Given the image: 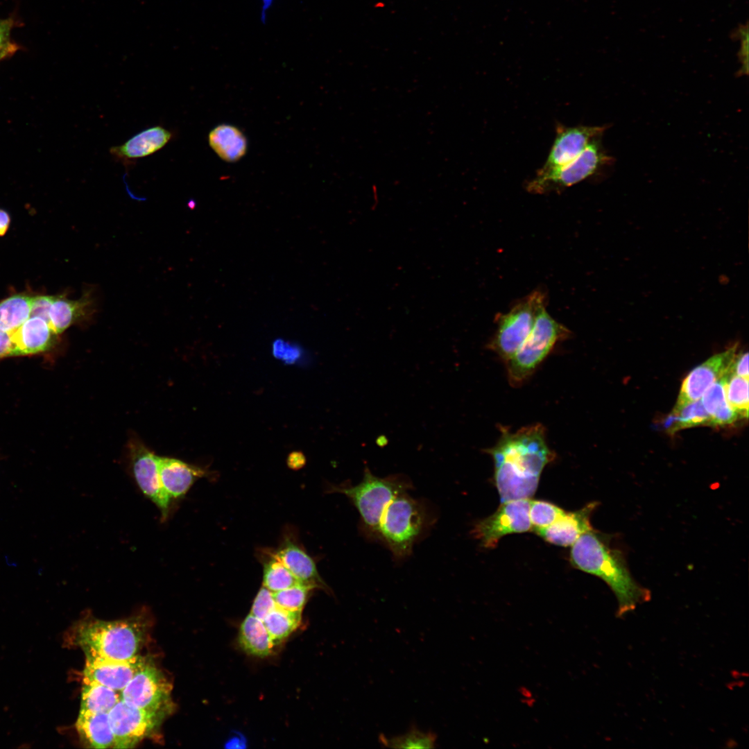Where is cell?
<instances>
[{
  "label": "cell",
  "instance_id": "1",
  "mask_svg": "<svg viewBox=\"0 0 749 749\" xmlns=\"http://www.w3.org/2000/svg\"><path fill=\"white\" fill-rule=\"evenodd\" d=\"M496 444L484 449L494 462V479L501 503L530 499L535 492L544 467L556 458L540 423L516 431L499 426Z\"/></svg>",
  "mask_w": 749,
  "mask_h": 749
},
{
  "label": "cell",
  "instance_id": "2",
  "mask_svg": "<svg viewBox=\"0 0 749 749\" xmlns=\"http://www.w3.org/2000/svg\"><path fill=\"white\" fill-rule=\"evenodd\" d=\"M570 560L577 569L598 576L609 586L617 601V617L625 616L651 599L650 591L632 576L622 551L594 530L583 534L572 545Z\"/></svg>",
  "mask_w": 749,
  "mask_h": 749
},
{
  "label": "cell",
  "instance_id": "3",
  "mask_svg": "<svg viewBox=\"0 0 749 749\" xmlns=\"http://www.w3.org/2000/svg\"><path fill=\"white\" fill-rule=\"evenodd\" d=\"M139 621L135 618L85 620L77 627L76 640L85 654L127 660L137 655L144 640V628Z\"/></svg>",
  "mask_w": 749,
  "mask_h": 749
},
{
  "label": "cell",
  "instance_id": "4",
  "mask_svg": "<svg viewBox=\"0 0 749 749\" xmlns=\"http://www.w3.org/2000/svg\"><path fill=\"white\" fill-rule=\"evenodd\" d=\"M411 488L412 483L408 477L395 474L380 478L368 467L357 485L347 483L329 488L330 492L343 494L350 500L359 513L363 531L372 539H378L380 519L388 503L396 495Z\"/></svg>",
  "mask_w": 749,
  "mask_h": 749
},
{
  "label": "cell",
  "instance_id": "5",
  "mask_svg": "<svg viewBox=\"0 0 749 749\" xmlns=\"http://www.w3.org/2000/svg\"><path fill=\"white\" fill-rule=\"evenodd\" d=\"M429 523L426 505L403 492L386 506L379 525L378 539L387 545L396 559H403L410 555Z\"/></svg>",
  "mask_w": 749,
  "mask_h": 749
},
{
  "label": "cell",
  "instance_id": "6",
  "mask_svg": "<svg viewBox=\"0 0 749 749\" xmlns=\"http://www.w3.org/2000/svg\"><path fill=\"white\" fill-rule=\"evenodd\" d=\"M571 335V332L546 311L537 315L530 334L506 361L507 377L513 387L522 386L547 357L555 345Z\"/></svg>",
  "mask_w": 749,
  "mask_h": 749
},
{
  "label": "cell",
  "instance_id": "7",
  "mask_svg": "<svg viewBox=\"0 0 749 749\" xmlns=\"http://www.w3.org/2000/svg\"><path fill=\"white\" fill-rule=\"evenodd\" d=\"M546 300L542 291H534L508 312L499 313L488 349L505 362L511 358L530 334L537 315L545 308Z\"/></svg>",
  "mask_w": 749,
  "mask_h": 749
},
{
  "label": "cell",
  "instance_id": "8",
  "mask_svg": "<svg viewBox=\"0 0 749 749\" xmlns=\"http://www.w3.org/2000/svg\"><path fill=\"white\" fill-rule=\"evenodd\" d=\"M601 137L593 139L585 150L567 164L544 174H536L526 183V190L544 194L560 191L593 176L605 166L614 162L601 144Z\"/></svg>",
  "mask_w": 749,
  "mask_h": 749
},
{
  "label": "cell",
  "instance_id": "9",
  "mask_svg": "<svg viewBox=\"0 0 749 749\" xmlns=\"http://www.w3.org/2000/svg\"><path fill=\"white\" fill-rule=\"evenodd\" d=\"M128 472L141 492L159 509L164 522L175 510V506L164 491L159 474V456L138 437L131 436L127 443Z\"/></svg>",
  "mask_w": 749,
  "mask_h": 749
},
{
  "label": "cell",
  "instance_id": "10",
  "mask_svg": "<svg viewBox=\"0 0 749 749\" xmlns=\"http://www.w3.org/2000/svg\"><path fill=\"white\" fill-rule=\"evenodd\" d=\"M171 691V684L149 661L121 690V698L135 707L169 715L173 707Z\"/></svg>",
  "mask_w": 749,
  "mask_h": 749
},
{
  "label": "cell",
  "instance_id": "11",
  "mask_svg": "<svg viewBox=\"0 0 749 749\" xmlns=\"http://www.w3.org/2000/svg\"><path fill=\"white\" fill-rule=\"evenodd\" d=\"M114 748H131L153 732L168 714L131 705L120 700L108 713Z\"/></svg>",
  "mask_w": 749,
  "mask_h": 749
},
{
  "label": "cell",
  "instance_id": "12",
  "mask_svg": "<svg viewBox=\"0 0 749 749\" xmlns=\"http://www.w3.org/2000/svg\"><path fill=\"white\" fill-rule=\"evenodd\" d=\"M529 499L501 503L494 514L476 524L472 531L473 535L484 547L494 548L507 534L531 531Z\"/></svg>",
  "mask_w": 749,
  "mask_h": 749
},
{
  "label": "cell",
  "instance_id": "13",
  "mask_svg": "<svg viewBox=\"0 0 749 749\" xmlns=\"http://www.w3.org/2000/svg\"><path fill=\"white\" fill-rule=\"evenodd\" d=\"M606 126L568 127L558 123L554 141L543 166L536 174L558 169L577 157L594 139L601 137Z\"/></svg>",
  "mask_w": 749,
  "mask_h": 749
},
{
  "label": "cell",
  "instance_id": "14",
  "mask_svg": "<svg viewBox=\"0 0 749 749\" xmlns=\"http://www.w3.org/2000/svg\"><path fill=\"white\" fill-rule=\"evenodd\" d=\"M735 351L734 347L714 355L690 371L682 381L675 407L700 399L712 384L728 374Z\"/></svg>",
  "mask_w": 749,
  "mask_h": 749
},
{
  "label": "cell",
  "instance_id": "15",
  "mask_svg": "<svg viewBox=\"0 0 749 749\" xmlns=\"http://www.w3.org/2000/svg\"><path fill=\"white\" fill-rule=\"evenodd\" d=\"M85 656L84 678L116 691H121L150 661L137 655L127 660H114L92 654H85Z\"/></svg>",
  "mask_w": 749,
  "mask_h": 749
},
{
  "label": "cell",
  "instance_id": "16",
  "mask_svg": "<svg viewBox=\"0 0 749 749\" xmlns=\"http://www.w3.org/2000/svg\"><path fill=\"white\" fill-rule=\"evenodd\" d=\"M159 474L162 488L175 507L198 479L210 476V471L205 467L160 456Z\"/></svg>",
  "mask_w": 749,
  "mask_h": 749
},
{
  "label": "cell",
  "instance_id": "17",
  "mask_svg": "<svg viewBox=\"0 0 749 749\" xmlns=\"http://www.w3.org/2000/svg\"><path fill=\"white\" fill-rule=\"evenodd\" d=\"M597 505L596 502H591L578 510L565 512L553 524L535 533L551 544L572 546L583 534L594 530L590 517Z\"/></svg>",
  "mask_w": 749,
  "mask_h": 749
},
{
  "label": "cell",
  "instance_id": "18",
  "mask_svg": "<svg viewBox=\"0 0 749 749\" xmlns=\"http://www.w3.org/2000/svg\"><path fill=\"white\" fill-rule=\"evenodd\" d=\"M172 137L173 133L165 128L153 126L136 134L123 144L111 147L110 153L115 160L128 165L137 159L160 150L170 141Z\"/></svg>",
  "mask_w": 749,
  "mask_h": 749
},
{
  "label": "cell",
  "instance_id": "19",
  "mask_svg": "<svg viewBox=\"0 0 749 749\" xmlns=\"http://www.w3.org/2000/svg\"><path fill=\"white\" fill-rule=\"evenodd\" d=\"M293 574L299 583L313 588L328 590L317 569L314 560L295 541L286 537L273 553Z\"/></svg>",
  "mask_w": 749,
  "mask_h": 749
},
{
  "label": "cell",
  "instance_id": "20",
  "mask_svg": "<svg viewBox=\"0 0 749 749\" xmlns=\"http://www.w3.org/2000/svg\"><path fill=\"white\" fill-rule=\"evenodd\" d=\"M16 356L44 352L53 344L57 334L48 322L37 316H30L12 332Z\"/></svg>",
  "mask_w": 749,
  "mask_h": 749
},
{
  "label": "cell",
  "instance_id": "21",
  "mask_svg": "<svg viewBox=\"0 0 749 749\" xmlns=\"http://www.w3.org/2000/svg\"><path fill=\"white\" fill-rule=\"evenodd\" d=\"M92 307L93 299L89 292L78 300L54 296L49 314V325L56 334L62 333L74 323L89 316Z\"/></svg>",
  "mask_w": 749,
  "mask_h": 749
},
{
  "label": "cell",
  "instance_id": "22",
  "mask_svg": "<svg viewBox=\"0 0 749 749\" xmlns=\"http://www.w3.org/2000/svg\"><path fill=\"white\" fill-rule=\"evenodd\" d=\"M76 728L89 748L101 749L113 746L114 734L108 713L80 710Z\"/></svg>",
  "mask_w": 749,
  "mask_h": 749
},
{
  "label": "cell",
  "instance_id": "23",
  "mask_svg": "<svg viewBox=\"0 0 749 749\" xmlns=\"http://www.w3.org/2000/svg\"><path fill=\"white\" fill-rule=\"evenodd\" d=\"M212 150L222 160L229 162L238 161L246 153L247 141L237 128L223 124L212 129L208 135Z\"/></svg>",
  "mask_w": 749,
  "mask_h": 749
},
{
  "label": "cell",
  "instance_id": "24",
  "mask_svg": "<svg viewBox=\"0 0 749 749\" xmlns=\"http://www.w3.org/2000/svg\"><path fill=\"white\" fill-rule=\"evenodd\" d=\"M239 644L248 654L261 657L270 655L275 646L263 621L251 614L240 626Z\"/></svg>",
  "mask_w": 749,
  "mask_h": 749
},
{
  "label": "cell",
  "instance_id": "25",
  "mask_svg": "<svg viewBox=\"0 0 749 749\" xmlns=\"http://www.w3.org/2000/svg\"><path fill=\"white\" fill-rule=\"evenodd\" d=\"M80 710L109 713L121 699L117 691L83 678Z\"/></svg>",
  "mask_w": 749,
  "mask_h": 749
},
{
  "label": "cell",
  "instance_id": "26",
  "mask_svg": "<svg viewBox=\"0 0 749 749\" xmlns=\"http://www.w3.org/2000/svg\"><path fill=\"white\" fill-rule=\"evenodd\" d=\"M700 425H710V416L703 407L700 399L680 407H674L664 422V427L671 433Z\"/></svg>",
  "mask_w": 749,
  "mask_h": 749
},
{
  "label": "cell",
  "instance_id": "27",
  "mask_svg": "<svg viewBox=\"0 0 749 749\" xmlns=\"http://www.w3.org/2000/svg\"><path fill=\"white\" fill-rule=\"evenodd\" d=\"M32 297L16 294L0 302V328L12 332L31 316Z\"/></svg>",
  "mask_w": 749,
  "mask_h": 749
},
{
  "label": "cell",
  "instance_id": "28",
  "mask_svg": "<svg viewBox=\"0 0 749 749\" xmlns=\"http://www.w3.org/2000/svg\"><path fill=\"white\" fill-rule=\"evenodd\" d=\"M301 613L291 612L277 606L263 620L274 644L287 638L298 626Z\"/></svg>",
  "mask_w": 749,
  "mask_h": 749
},
{
  "label": "cell",
  "instance_id": "29",
  "mask_svg": "<svg viewBox=\"0 0 749 749\" xmlns=\"http://www.w3.org/2000/svg\"><path fill=\"white\" fill-rule=\"evenodd\" d=\"M264 563L263 586L276 592L298 583L297 578L273 553Z\"/></svg>",
  "mask_w": 749,
  "mask_h": 749
},
{
  "label": "cell",
  "instance_id": "30",
  "mask_svg": "<svg viewBox=\"0 0 749 749\" xmlns=\"http://www.w3.org/2000/svg\"><path fill=\"white\" fill-rule=\"evenodd\" d=\"M436 735L425 732L413 727L407 733L387 738L379 737L380 742L386 747L393 748H432L436 747Z\"/></svg>",
  "mask_w": 749,
  "mask_h": 749
},
{
  "label": "cell",
  "instance_id": "31",
  "mask_svg": "<svg viewBox=\"0 0 749 749\" xmlns=\"http://www.w3.org/2000/svg\"><path fill=\"white\" fill-rule=\"evenodd\" d=\"M725 396L728 404L739 417L748 416V378L736 374H727Z\"/></svg>",
  "mask_w": 749,
  "mask_h": 749
},
{
  "label": "cell",
  "instance_id": "32",
  "mask_svg": "<svg viewBox=\"0 0 749 749\" xmlns=\"http://www.w3.org/2000/svg\"><path fill=\"white\" fill-rule=\"evenodd\" d=\"M313 588L298 583L284 589L273 592L277 607L284 610L301 613Z\"/></svg>",
  "mask_w": 749,
  "mask_h": 749
},
{
  "label": "cell",
  "instance_id": "33",
  "mask_svg": "<svg viewBox=\"0 0 749 749\" xmlns=\"http://www.w3.org/2000/svg\"><path fill=\"white\" fill-rule=\"evenodd\" d=\"M565 513L560 507L545 501L530 500L529 519L531 531L546 528Z\"/></svg>",
  "mask_w": 749,
  "mask_h": 749
},
{
  "label": "cell",
  "instance_id": "34",
  "mask_svg": "<svg viewBox=\"0 0 749 749\" xmlns=\"http://www.w3.org/2000/svg\"><path fill=\"white\" fill-rule=\"evenodd\" d=\"M727 374L712 384L700 398L705 411L710 417L728 404L725 396Z\"/></svg>",
  "mask_w": 749,
  "mask_h": 749
},
{
  "label": "cell",
  "instance_id": "35",
  "mask_svg": "<svg viewBox=\"0 0 749 749\" xmlns=\"http://www.w3.org/2000/svg\"><path fill=\"white\" fill-rule=\"evenodd\" d=\"M275 606L273 592L262 586L254 599L250 614L263 621Z\"/></svg>",
  "mask_w": 749,
  "mask_h": 749
},
{
  "label": "cell",
  "instance_id": "36",
  "mask_svg": "<svg viewBox=\"0 0 749 749\" xmlns=\"http://www.w3.org/2000/svg\"><path fill=\"white\" fill-rule=\"evenodd\" d=\"M731 38L740 42L738 58L741 67L738 73L739 76L746 75L748 72V23L739 24L731 33Z\"/></svg>",
  "mask_w": 749,
  "mask_h": 749
},
{
  "label": "cell",
  "instance_id": "37",
  "mask_svg": "<svg viewBox=\"0 0 749 749\" xmlns=\"http://www.w3.org/2000/svg\"><path fill=\"white\" fill-rule=\"evenodd\" d=\"M13 24L12 18L0 19V61L12 55L18 49L10 37Z\"/></svg>",
  "mask_w": 749,
  "mask_h": 749
},
{
  "label": "cell",
  "instance_id": "38",
  "mask_svg": "<svg viewBox=\"0 0 749 749\" xmlns=\"http://www.w3.org/2000/svg\"><path fill=\"white\" fill-rule=\"evenodd\" d=\"M273 354L277 359L293 364L301 357L302 350L298 345L277 339L273 344Z\"/></svg>",
  "mask_w": 749,
  "mask_h": 749
},
{
  "label": "cell",
  "instance_id": "39",
  "mask_svg": "<svg viewBox=\"0 0 749 749\" xmlns=\"http://www.w3.org/2000/svg\"><path fill=\"white\" fill-rule=\"evenodd\" d=\"M53 298L54 296L51 295L32 297L30 316H37L49 322V314Z\"/></svg>",
  "mask_w": 749,
  "mask_h": 749
},
{
  "label": "cell",
  "instance_id": "40",
  "mask_svg": "<svg viewBox=\"0 0 749 749\" xmlns=\"http://www.w3.org/2000/svg\"><path fill=\"white\" fill-rule=\"evenodd\" d=\"M736 374L741 377L748 378V353L741 352L734 356L728 374Z\"/></svg>",
  "mask_w": 749,
  "mask_h": 749
},
{
  "label": "cell",
  "instance_id": "41",
  "mask_svg": "<svg viewBox=\"0 0 749 749\" xmlns=\"http://www.w3.org/2000/svg\"><path fill=\"white\" fill-rule=\"evenodd\" d=\"M16 356V350L12 332L0 328V359Z\"/></svg>",
  "mask_w": 749,
  "mask_h": 749
},
{
  "label": "cell",
  "instance_id": "42",
  "mask_svg": "<svg viewBox=\"0 0 749 749\" xmlns=\"http://www.w3.org/2000/svg\"><path fill=\"white\" fill-rule=\"evenodd\" d=\"M247 742L245 737L240 733H232L225 743L226 748H243Z\"/></svg>",
  "mask_w": 749,
  "mask_h": 749
},
{
  "label": "cell",
  "instance_id": "43",
  "mask_svg": "<svg viewBox=\"0 0 749 749\" xmlns=\"http://www.w3.org/2000/svg\"><path fill=\"white\" fill-rule=\"evenodd\" d=\"M10 222V218L8 213L3 209H0V236L5 234L8 229Z\"/></svg>",
  "mask_w": 749,
  "mask_h": 749
},
{
  "label": "cell",
  "instance_id": "44",
  "mask_svg": "<svg viewBox=\"0 0 749 749\" xmlns=\"http://www.w3.org/2000/svg\"><path fill=\"white\" fill-rule=\"evenodd\" d=\"M289 465L293 468L300 467L304 463V457L299 452H293L289 456Z\"/></svg>",
  "mask_w": 749,
  "mask_h": 749
}]
</instances>
